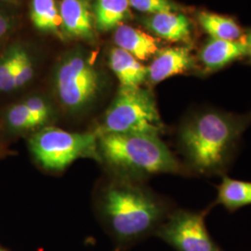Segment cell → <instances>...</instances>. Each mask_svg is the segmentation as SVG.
<instances>
[{"mask_svg":"<svg viewBox=\"0 0 251 251\" xmlns=\"http://www.w3.org/2000/svg\"><path fill=\"white\" fill-rule=\"evenodd\" d=\"M0 251H5V250H3V249H0Z\"/></svg>","mask_w":251,"mask_h":251,"instance_id":"484cf974","label":"cell"},{"mask_svg":"<svg viewBox=\"0 0 251 251\" xmlns=\"http://www.w3.org/2000/svg\"><path fill=\"white\" fill-rule=\"evenodd\" d=\"M251 111L234 114L214 107L191 111L180 122L176 142L191 175H225L236 156Z\"/></svg>","mask_w":251,"mask_h":251,"instance_id":"6da1fadb","label":"cell"},{"mask_svg":"<svg viewBox=\"0 0 251 251\" xmlns=\"http://www.w3.org/2000/svg\"><path fill=\"white\" fill-rule=\"evenodd\" d=\"M30 18L40 32L63 36L60 8L55 0H31Z\"/></svg>","mask_w":251,"mask_h":251,"instance_id":"2e32d148","label":"cell"},{"mask_svg":"<svg viewBox=\"0 0 251 251\" xmlns=\"http://www.w3.org/2000/svg\"><path fill=\"white\" fill-rule=\"evenodd\" d=\"M188 73L198 74L197 58L192 53L190 47L178 46L160 49L147 67L146 83L154 86L172 76Z\"/></svg>","mask_w":251,"mask_h":251,"instance_id":"ba28073f","label":"cell"},{"mask_svg":"<svg viewBox=\"0 0 251 251\" xmlns=\"http://www.w3.org/2000/svg\"><path fill=\"white\" fill-rule=\"evenodd\" d=\"M6 123L9 130L14 133H34L36 130L41 129L36 118L24 101L9 108L6 114Z\"/></svg>","mask_w":251,"mask_h":251,"instance_id":"ac0fdd59","label":"cell"},{"mask_svg":"<svg viewBox=\"0 0 251 251\" xmlns=\"http://www.w3.org/2000/svg\"><path fill=\"white\" fill-rule=\"evenodd\" d=\"M35 75L34 63L25 50L19 48L18 63L15 75V90H19L30 83Z\"/></svg>","mask_w":251,"mask_h":251,"instance_id":"7402d4cb","label":"cell"},{"mask_svg":"<svg viewBox=\"0 0 251 251\" xmlns=\"http://www.w3.org/2000/svg\"><path fill=\"white\" fill-rule=\"evenodd\" d=\"M244 39H245V42H246L247 48H248L247 57L249 58V61L251 63V30H248L244 34Z\"/></svg>","mask_w":251,"mask_h":251,"instance_id":"cb8c5ba5","label":"cell"},{"mask_svg":"<svg viewBox=\"0 0 251 251\" xmlns=\"http://www.w3.org/2000/svg\"><path fill=\"white\" fill-rule=\"evenodd\" d=\"M143 24L153 35L171 42H185L192 38V23L181 12H164L143 19Z\"/></svg>","mask_w":251,"mask_h":251,"instance_id":"8fae6325","label":"cell"},{"mask_svg":"<svg viewBox=\"0 0 251 251\" xmlns=\"http://www.w3.org/2000/svg\"><path fill=\"white\" fill-rule=\"evenodd\" d=\"M0 1H7V2H14V1H17V0H0Z\"/></svg>","mask_w":251,"mask_h":251,"instance_id":"d4e9b609","label":"cell"},{"mask_svg":"<svg viewBox=\"0 0 251 251\" xmlns=\"http://www.w3.org/2000/svg\"><path fill=\"white\" fill-rule=\"evenodd\" d=\"M198 24L210 37L236 41L243 38L242 28L228 16L220 15L209 11H199L197 14Z\"/></svg>","mask_w":251,"mask_h":251,"instance_id":"e0dca14e","label":"cell"},{"mask_svg":"<svg viewBox=\"0 0 251 251\" xmlns=\"http://www.w3.org/2000/svg\"><path fill=\"white\" fill-rule=\"evenodd\" d=\"M101 89V75L86 55L74 51L58 63L53 75L54 93L68 114L78 116L87 112Z\"/></svg>","mask_w":251,"mask_h":251,"instance_id":"8992f818","label":"cell"},{"mask_svg":"<svg viewBox=\"0 0 251 251\" xmlns=\"http://www.w3.org/2000/svg\"><path fill=\"white\" fill-rule=\"evenodd\" d=\"M133 9L149 15L164 12H179L181 8L172 0H128Z\"/></svg>","mask_w":251,"mask_h":251,"instance_id":"44dd1931","label":"cell"},{"mask_svg":"<svg viewBox=\"0 0 251 251\" xmlns=\"http://www.w3.org/2000/svg\"><path fill=\"white\" fill-rule=\"evenodd\" d=\"M59 8L63 35L93 40L95 23L90 0H62Z\"/></svg>","mask_w":251,"mask_h":251,"instance_id":"30bf717a","label":"cell"},{"mask_svg":"<svg viewBox=\"0 0 251 251\" xmlns=\"http://www.w3.org/2000/svg\"><path fill=\"white\" fill-rule=\"evenodd\" d=\"M206 215V210H172L156 233L177 251H224L207 232Z\"/></svg>","mask_w":251,"mask_h":251,"instance_id":"52a82bcc","label":"cell"},{"mask_svg":"<svg viewBox=\"0 0 251 251\" xmlns=\"http://www.w3.org/2000/svg\"><path fill=\"white\" fill-rule=\"evenodd\" d=\"M248 48L244 36L240 40L230 41L209 37L200 48L197 62L198 75L218 72L233 62L247 57Z\"/></svg>","mask_w":251,"mask_h":251,"instance_id":"9c48e42d","label":"cell"},{"mask_svg":"<svg viewBox=\"0 0 251 251\" xmlns=\"http://www.w3.org/2000/svg\"><path fill=\"white\" fill-rule=\"evenodd\" d=\"M28 149L42 170L54 173L63 172L80 158L99 161L98 135L93 130L73 132L49 126L31 134Z\"/></svg>","mask_w":251,"mask_h":251,"instance_id":"5b68a950","label":"cell"},{"mask_svg":"<svg viewBox=\"0 0 251 251\" xmlns=\"http://www.w3.org/2000/svg\"><path fill=\"white\" fill-rule=\"evenodd\" d=\"M109 66L119 81V88L136 89L146 83L147 67L120 48L117 47L111 50Z\"/></svg>","mask_w":251,"mask_h":251,"instance_id":"7c38bea8","label":"cell"},{"mask_svg":"<svg viewBox=\"0 0 251 251\" xmlns=\"http://www.w3.org/2000/svg\"><path fill=\"white\" fill-rule=\"evenodd\" d=\"M99 162L116 175L142 180L156 174L191 176L159 136L102 134L98 136Z\"/></svg>","mask_w":251,"mask_h":251,"instance_id":"3957f363","label":"cell"},{"mask_svg":"<svg viewBox=\"0 0 251 251\" xmlns=\"http://www.w3.org/2000/svg\"><path fill=\"white\" fill-rule=\"evenodd\" d=\"M162 121L152 91L143 87L119 88L117 95L93 130L102 134H146L161 136Z\"/></svg>","mask_w":251,"mask_h":251,"instance_id":"277c9868","label":"cell"},{"mask_svg":"<svg viewBox=\"0 0 251 251\" xmlns=\"http://www.w3.org/2000/svg\"><path fill=\"white\" fill-rule=\"evenodd\" d=\"M95 206L109 231L124 242L156 232L173 210L165 198L142 180L118 175L101 183Z\"/></svg>","mask_w":251,"mask_h":251,"instance_id":"7a4b0ae2","label":"cell"},{"mask_svg":"<svg viewBox=\"0 0 251 251\" xmlns=\"http://www.w3.org/2000/svg\"><path fill=\"white\" fill-rule=\"evenodd\" d=\"M9 20L5 15L0 13V38L6 35L9 31Z\"/></svg>","mask_w":251,"mask_h":251,"instance_id":"603a6c76","label":"cell"},{"mask_svg":"<svg viewBox=\"0 0 251 251\" xmlns=\"http://www.w3.org/2000/svg\"><path fill=\"white\" fill-rule=\"evenodd\" d=\"M18 54L19 47L13 48L0 59V92L15 90Z\"/></svg>","mask_w":251,"mask_h":251,"instance_id":"d6986e66","label":"cell"},{"mask_svg":"<svg viewBox=\"0 0 251 251\" xmlns=\"http://www.w3.org/2000/svg\"><path fill=\"white\" fill-rule=\"evenodd\" d=\"M24 102L36 118L40 128L50 126L53 118V109L45 98L35 95L25 100Z\"/></svg>","mask_w":251,"mask_h":251,"instance_id":"ffe728a7","label":"cell"},{"mask_svg":"<svg viewBox=\"0 0 251 251\" xmlns=\"http://www.w3.org/2000/svg\"><path fill=\"white\" fill-rule=\"evenodd\" d=\"M92 8L95 28L100 32L117 29L129 16L128 0H97Z\"/></svg>","mask_w":251,"mask_h":251,"instance_id":"9a60e30c","label":"cell"},{"mask_svg":"<svg viewBox=\"0 0 251 251\" xmlns=\"http://www.w3.org/2000/svg\"><path fill=\"white\" fill-rule=\"evenodd\" d=\"M217 190L215 205H222L230 212L251 205V181L232 179L224 175Z\"/></svg>","mask_w":251,"mask_h":251,"instance_id":"5bb4252c","label":"cell"},{"mask_svg":"<svg viewBox=\"0 0 251 251\" xmlns=\"http://www.w3.org/2000/svg\"><path fill=\"white\" fill-rule=\"evenodd\" d=\"M117 48L131 54L139 61H147L158 52L159 41L134 27L120 25L114 35Z\"/></svg>","mask_w":251,"mask_h":251,"instance_id":"4fadbf2b","label":"cell"}]
</instances>
